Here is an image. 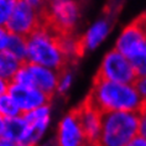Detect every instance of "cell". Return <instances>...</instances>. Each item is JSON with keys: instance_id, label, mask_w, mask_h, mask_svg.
I'll use <instances>...</instances> for the list:
<instances>
[{"instance_id": "obj_1", "label": "cell", "mask_w": 146, "mask_h": 146, "mask_svg": "<svg viewBox=\"0 0 146 146\" xmlns=\"http://www.w3.org/2000/svg\"><path fill=\"white\" fill-rule=\"evenodd\" d=\"M87 102L102 113L139 111L145 100L140 97L134 83H121L96 77Z\"/></svg>"}, {"instance_id": "obj_2", "label": "cell", "mask_w": 146, "mask_h": 146, "mask_svg": "<svg viewBox=\"0 0 146 146\" xmlns=\"http://www.w3.org/2000/svg\"><path fill=\"white\" fill-rule=\"evenodd\" d=\"M27 62L61 71L68 63L60 43V34L43 23L26 36Z\"/></svg>"}, {"instance_id": "obj_3", "label": "cell", "mask_w": 146, "mask_h": 146, "mask_svg": "<svg viewBox=\"0 0 146 146\" xmlns=\"http://www.w3.org/2000/svg\"><path fill=\"white\" fill-rule=\"evenodd\" d=\"M139 134L137 111L103 113L99 145L129 146L135 135Z\"/></svg>"}, {"instance_id": "obj_4", "label": "cell", "mask_w": 146, "mask_h": 146, "mask_svg": "<svg viewBox=\"0 0 146 146\" xmlns=\"http://www.w3.org/2000/svg\"><path fill=\"white\" fill-rule=\"evenodd\" d=\"M45 24L60 35L73 34L81 19L78 0H53L48 1L43 11Z\"/></svg>"}, {"instance_id": "obj_5", "label": "cell", "mask_w": 146, "mask_h": 146, "mask_svg": "<svg viewBox=\"0 0 146 146\" xmlns=\"http://www.w3.org/2000/svg\"><path fill=\"white\" fill-rule=\"evenodd\" d=\"M58 76L60 71L57 69L25 61L17 69L13 81L21 84L36 87L52 97L57 90Z\"/></svg>"}, {"instance_id": "obj_6", "label": "cell", "mask_w": 146, "mask_h": 146, "mask_svg": "<svg viewBox=\"0 0 146 146\" xmlns=\"http://www.w3.org/2000/svg\"><path fill=\"white\" fill-rule=\"evenodd\" d=\"M97 77L114 82L134 83L137 74L130 58L116 48H113L104 54Z\"/></svg>"}, {"instance_id": "obj_7", "label": "cell", "mask_w": 146, "mask_h": 146, "mask_svg": "<svg viewBox=\"0 0 146 146\" xmlns=\"http://www.w3.org/2000/svg\"><path fill=\"white\" fill-rule=\"evenodd\" d=\"M43 23L45 19L42 11H38L26 3L19 0L5 26L10 34L29 36Z\"/></svg>"}, {"instance_id": "obj_8", "label": "cell", "mask_w": 146, "mask_h": 146, "mask_svg": "<svg viewBox=\"0 0 146 146\" xmlns=\"http://www.w3.org/2000/svg\"><path fill=\"white\" fill-rule=\"evenodd\" d=\"M146 43V15L139 17L119 34L115 41V47L130 60L140 51Z\"/></svg>"}, {"instance_id": "obj_9", "label": "cell", "mask_w": 146, "mask_h": 146, "mask_svg": "<svg viewBox=\"0 0 146 146\" xmlns=\"http://www.w3.org/2000/svg\"><path fill=\"white\" fill-rule=\"evenodd\" d=\"M24 116L29 125V134L26 139V146H34L42 142L43 137L48 133L52 123V108L50 103L24 113Z\"/></svg>"}, {"instance_id": "obj_10", "label": "cell", "mask_w": 146, "mask_h": 146, "mask_svg": "<svg viewBox=\"0 0 146 146\" xmlns=\"http://www.w3.org/2000/svg\"><path fill=\"white\" fill-rule=\"evenodd\" d=\"M56 144L60 146L88 145L76 110L67 113L58 121L56 130Z\"/></svg>"}, {"instance_id": "obj_11", "label": "cell", "mask_w": 146, "mask_h": 146, "mask_svg": "<svg viewBox=\"0 0 146 146\" xmlns=\"http://www.w3.org/2000/svg\"><path fill=\"white\" fill-rule=\"evenodd\" d=\"M8 93L15 99L17 107L20 108L23 114L41 107L43 104L50 103L51 100V96H48L43 90L14 81L10 82Z\"/></svg>"}, {"instance_id": "obj_12", "label": "cell", "mask_w": 146, "mask_h": 146, "mask_svg": "<svg viewBox=\"0 0 146 146\" xmlns=\"http://www.w3.org/2000/svg\"><path fill=\"white\" fill-rule=\"evenodd\" d=\"M76 111L81 121L82 129L84 131L88 145H99L103 113L87 100L78 109H76Z\"/></svg>"}, {"instance_id": "obj_13", "label": "cell", "mask_w": 146, "mask_h": 146, "mask_svg": "<svg viewBox=\"0 0 146 146\" xmlns=\"http://www.w3.org/2000/svg\"><path fill=\"white\" fill-rule=\"evenodd\" d=\"M111 30V25L107 17H102L94 21L92 25L86 30L83 36L79 38L81 50L83 52H92V51L99 48L105 40L108 38Z\"/></svg>"}, {"instance_id": "obj_14", "label": "cell", "mask_w": 146, "mask_h": 146, "mask_svg": "<svg viewBox=\"0 0 146 146\" xmlns=\"http://www.w3.org/2000/svg\"><path fill=\"white\" fill-rule=\"evenodd\" d=\"M29 125L24 114L4 119L1 136L13 142L14 146H26Z\"/></svg>"}, {"instance_id": "obj_15", "label": "cell", "mask_w": 146, "mask_h": 146, "mask_svg": "<svg viewBox=\"0 0 146 146\" xmlns=\"http://www.w3.org/2000/svg\"><path fill=\"white\" fill-rule=\"evenodd\" d=\"M21 63L23 62L17 60L8 50H1L0 51V77L11 82Z\"/></svg>"}, {"instance_id": "obj_16", "label": "cell", "mask_w": 146, "mask_h": 146, "mask_svg": "<svg viewBox=\"0 0 146 146\" xmlns=\"http://www.w3.org/2000/svg\"><path fill=\"white\" fill-rule=\"evenodd\" d=\"M6 50L11 54H14L17 60H20L21 62H25L26 61V57H27V38H26V36L11 34L10 35Z\"/></svg>"}, {"instance_id": "obj_17", "label": "cell", "mask_w": 146, "mask_h": 146, "mask_svg": "<svg viewBox=\"0 0 146 146\" xmlns=\"http://www.w3.org/2000/svg\"><path fill=\"white\" fill-rule=\"evenodd\" d=\"M60 43H61L62 51H63L64 56L67 57L68 61L73 60V58H76L82 53L79 38H76L73 34L60 35Z\"/></svg>"}, {"instance_id": "obj_18", "label": "cell", "mask_w": 146, "mask_h": 146, "mask_svg": "<svg viewBox=\"0 0 146 146\" xmlns=\"http://www.w3.org/2000/svg\"><path fill=\"white\" fill-rule=\"evenodd\" d=\"M23 114L20 108L17 107L15 99L9 93H5L0 96V115L4 119L13 118V116Z\"/></svg>"}, {"instance_id": "obj_19", "label": "cell", "mask_w": 146, "mask_h": 146, "mask_svg": "<svg viewBox=\"0 0 146 146\" xmlns=\"http://www.w3.org/2000/svg\"><path fill=\"white\" fill-rule=\"evenodd\" d=\"M73 83H74V74L71 69L63 68L60 71V76H58V83H57V90L56 93L64 96L71 90Z\"/></svg>"}, {"instance_id": "obj_20", "label": "cell", "mask_w": 146, "mask_h": 146, "mask_svg": "<svg viewBox=\"0 0 146 146\" xmlns=\"http://www.w3.org/2000/svg\"><path fill=\"white\" fill-rule=\"evenodd\" d=\"M137 77H146V43L144 47L131 58Z\"/></svg>"}, {"instance_id": "obj_21", "label": "cell", "mask_w": 146, "mask_h": 146, "mask_svg": "<svg viewBox=\"0 0 146 146\" xmlns=\"http://www.w3.org/2000/svg\"><path fill=\"white\" fill-rule=\"evenodd\" d=\"M19 0H0V25L5 26Z\"/></svg>"}, {"instance_id": "obj_22", "label": "cell", "mask_w": 146, "mask_h": 146, "mask_svg": "<svg viewBox=\"0 0 146 146\" xmlns=\"http://www.w3.org/2000/svg\"><path fill=\"white\" fill-rule=\"evenodd\" d=\"M137 120H139V134L146 137V103L137 111Z\"/></svg>"}, {"instance_id": "obj_23", "label": "cell", "mask_w": 146, "mask_h": 146, "mask_svg": "<svg viewBox=\"0 0 146 146\" xmlns=\"http://www.w3.org/2000/svg\"><path fill=\"white\" fill-rule=\"evenodd\" d=\"M134 86L140 97L146 102V77H137L134 82Z\"/></svg>"}, {"instance_id": "obj_24", "label": "cell", "mask_w": 146, "mask_h": 146, "mask_svg": "<svg viewBox=\"0 0 146 146\" xmlns=\"http://www.w3.org/2000/svg\"><path fill=\"white\" fill-rule=\"evenodd\" d=\"M10 35L11 34H10V31L6 29V26H1V25H0V51L6 50Z\"/></svg>"}, {"instance_id": "obj_25", "label": "cell", "mask_w": 146, "mask_h": 146, "mask_svg": "<svg viewBox=\"0 0 146 146\" xmlns=\"http://www.w3.org/2000/svg\"><path fill=\"white\" fill-rule=\"evenodd\" d=\"M21 1L26 3V4H29L30 6H32V8H35L36 10H38V11H45L46 6H47V0H21Z\"/></svg>"}, {"instance_id": "obj_26", "label": "cell", "mask_w": 146, "mask_h": 146, "mask_svg": "<svg viewBox=\"0 0 146 146\" xmlns=\"http://www.w3.org/2000/svg\"><path fill=\"white\" fill-rule=\"evenodd\" d=\"M129 146H146V137L140 134L135 135V137L131 140Z\"/></svg>"}, {"instance_id": "obj_27", "label": "cell", "mask_w": 146, "mask_h": 146, "mask_svg": "<svg viewBox=\"0 0 146 146\" xmlns=\"http://www.w3.org/2000/svg\"><path fill=\"white\" fill-rule=\"evenodd\" d=\"M9 86H10V81H8V79H5L3 77H0V96L8 93Z\"/></svg>"}, {"instance_id": "obj_28", "label": "cell", "mask_w": 146, "mask_h": 146, "mask_svg": "<svg viewBox=\"0 0 146 146\" xmlns=\"http://www.w3.org/2000/svg\"><path fill=\"white\" fill-rule=\"evenodd\" d=\"M3 126H4V118L0 115V136H1V134H3Z\"/></svg>"}, {"instance_id": "obj_29", "label": "cell", "mask_w": 146, "mask_h": 146, "mask_svg": "<svg viewBox=\"0 0 146 146\" xmlns=\"http://www.w3.org/2000/svg\"><path fill=\"white\" fill-rule=\"evenodd\" d=\"M47 1H53V0H47Z\"/></svg>"}, {"instance_id": "obj_30", "label": "cell", "mask_w": 146, "mask_h": 146, "mask_svg": "<svg viewBox=\"0 0 146 146\" xmlns=\"http://www.w3.org/2000/svg\"><path fill=\"white\" fill-rule=\"evenodd\" d=\"M145 103H146V102H145Z\"/></svg>"}]
</instances>
